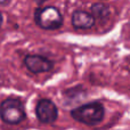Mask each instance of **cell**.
<instances>
[{"instance_id": "obj_5", "label": "cell", "mask_w": 130, "mask_h": 130, "mask_svg": "<svg viewBox=\"0 0 130 130\" xmlns=\"http://www.w3.org/2000/svg\"><path fill=\"white\" fill-rule=\"evenodd\" d=\"M24 65L32 73H45L53 69L54 63L50 59L40 55H26L24 58Z\"/></svg>"}, {"instance_id": "obj_6", "label": "cell", "mask_w": 130, "mask_h": 130, "mask_svg": "<svg viewBox=\"0 0 130 130\" xmlns=\"http://www.w3.org/2000/svg\"><path fill=\"white\" fill-rule=\"evenodd\" d=\"M95 18L91 14L85 10H74L72 14V25L75 29H90L95 24Z\"/></svg>"}, {"instance_id": "obj_2", "label": "cell", "mask_w": 130, "mask_h": 130, "mask_svg": "<svg viewBox=\"0 0 130 130\" xmlns=\"http://www.w3.org/2000/svg\"><path fill=\"white\" fill-rule=\"evenodd\" d=\"M0 118L7 124H18L26 118L24 105L18 98H7L0 104Z\"/></svg>"}, {"instance_id": "obj_9", "label": "cell", "mask_w": 130, "mask_h": 130, "mask_svg": "<svg viewBox=\"0 0 130 130\" xmlns=\"http://www.w3.org/2000/svg\"><path fill=\"white\" fill-rule=\"evenodd\" d=\"M0 82H1V76H0Z\"/></svg>"}, {"instance_id": "obj_7", "label": "cell", "mask_w": 130, "mask_h": 130, "mask_svg": "<svg viewBox=\"0 0 130 130\" xmlns=\"http://www.w3.org/2000/svg\"><path fill=\"white\" fill-rule=\"evenodd\" d=\"M91 15L94 16L95 20H98L101 22L106 21L110 16V8L107 5L103 2H96L91 6Z\"/></svg>"}, {"instance_id": "obj_1", "label": "cell", "mask_w": 130, "mask_h": 130, "mask_svg": "<svg viewBox=\"0 0 130 130\" xmlns=\"http://www.w3.org/2000/svg\"><path fill=\"white\" fill-rule=\"evenodd\" d=\"M104 115H105V110H104L103 104L99 102L85 104L71 111V117L75 121L87 124V126L98 124L104 119Z\"/></svg>"}, {"instance_id": "obj_8", "label": "cell", "mask_w": 130, "mask_h": 130, "mask_svg": "<svg viewBox=\"0 0 130 130\" xmlns=\"http://www.w3.org/2000/svg\"><path fill=\"white\" fill-rule=\"evenodd\" d=\"M2 23H4V17H2V14L1 11H0V26L2 25Z\"/></svg>"}, {"instance_id": "obj_3", "label": "cell", "mask_w": 130, "mask_h": 130, "mask_svg": "<svg viewBox=\"0 0 130 130\" xmlns=\"http://www.w3.org/2000/svg\"><path fill=\"white\" fill-rule=\"evenodd\" d=\"M34 22L43 30H56L63 24V16L56 7L45 6L36 9Z\"/></svg>"}, {"instance_id": "obj_4", "label": "cell", "mask_w": 130, "mask_h": 130, "mask_svg": "<svg viewBox=\"0 0 130 130\" xmlns=\"http://www.w3.org/2000/svg\"><path fill=\"white\" fill-rule=\"evenodd\" d=\"M36 114L37 118L42 123H52L58 117V110L53 101L48 98H43L40 99L37 104Z\"/></svg>"}]
</instances>
